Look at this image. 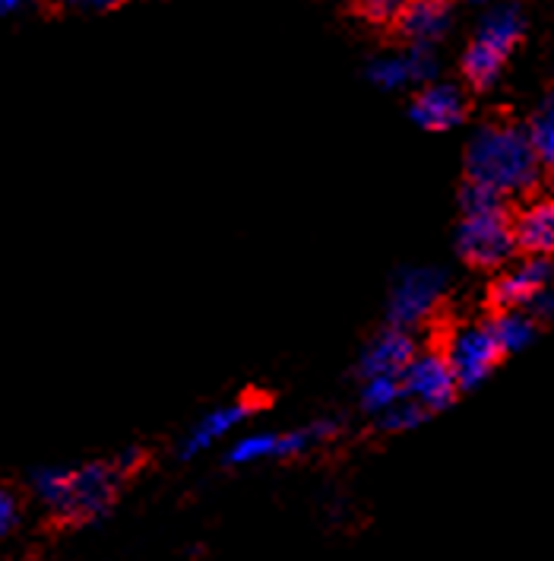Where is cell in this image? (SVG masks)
Segmentation results:
<instances>
[{"label": "cell", "mask_w": 554, "mask_h": 561, "mask_svg": "<svg viewBox=\"0 0 554 561\" xmlns=\"http://www.w3.org/2000/svg\"><path fill=\"white\" fill-rule=\"evenodd\" d=\"M140 450H124L105 463L95 460L83 467H45L32 476V492L60 520H99L112 511L120 482L140 467Z\"/></svg>", "instance_id": "obj_1"}, {"label": "cell", "mask_w": 554, "mask_h": 561, "mask_svg": "<svg viewBox=\"0 0 554 561\" xmlns=\"http://www.w3.org/2000/svg\"><path fill=\"white\" fill-rule=\"evenodd\" d=\"M539 156L529 134L513 124H485L472 134L466 172L472 184L492 187L500 197L526 194L539 181Z\"/></svg>", "instance_id": "obj_2"}, {"label": "cell", "mask_w": 554, "mask_h": 561, "mask_svg": "<svg viewBox=\"0 0 554 561\" xmlns=\"http://www.w3.org/2000/svg\"><path fill=\"white\" fill-rule=\"evenodd\" d=\"M523 38V13L513 3H497L492 7L478 30L469 42L463 55V73L475 89L495 87L497 77L504 73V64L513 55V48Z\"/></svg>", "instance_id": "obj_3"}, {"label": "cell", "mask_w": 554, "mask_h": 561, "mask_svg": "<svg viewBox=\"0 0 554 561\" xmlns=\"http://www.w3.org/2000/svg\"><path fill=\"white\" fill-rule=\"evenodd\" d=\"M339 425L333 419H314L308 425H295L286 432H273V428H261V432H241L234 435L229 444L226 460L232 467H257V463H269V460H292V457H304L311 450H318L323 444L336 438Z\"/></svg>", "instance_id": "obj_4"}, {"label": "cell", "mask_w": 554, "mask_h": 561, "mask_svg": "<svg viewBox=\"0 0 554 561\" xmlns=\"http://www.w3.org/2000/svg\"><path fill=\"white\" fill-rule=\"evenodd\" d=\"M457 248H460L463 261H469L472 266L507 264L517 251L513 222L507 219V207L463 213V222L457 232Z\"/></svg>", "instance_id": "obj_5"}, {"label": "cell", "mask_w": 554, "mask_h": 561, "mask_svg": "<svg viewBox=\"0 0 554 561\" xmlns=\"http://www.w3.org/2000/svg\"><path fill=\"white\" fill-rule=\"evenodd\" d=\"M447 289L443 273L435 266H412L403 270L390 289V301H386V314L390 324L412 330V327L425 324L435 311H438L440 298Z\"/></svg>", "instance_id": "obj_6"}, {"label": "cell", "mask_w": 554, "mask_h": 561, "mask_svg": "<svg viewBox=\"0 0 554 561\" xmlns=\"http://www.w3.org/2000/svg\"><path fill=\"white\" fill-rule=\"evenodd\" d=\"M443 358L457 378V387L472 390V387L485 385L492 378V371L500 362V350H497L488 324H463L447 336Z\"/></svg>", "instance_id": "obj_7"}, {"label": "cell", "mask_w": 554, "mask_h": 561, "mask_svg": "<svg viewBox=\"0 0 554 561\" xmlns=\"http://www.w3.org/2000/svg\"><path fill=\"white\" fill-rule=\"evenodd\" d=\"M400 385H403V397L412 400L415 407H422L428 415L447 410L460 390L447 358L438 350H428V353L415 350L406 368L400 371Z\"/></svg>", "instance_id": "obj_8"}, {"label": "cell", "mask_w": 554, "mask_h": 561, "mask_svg": "<svg viewBox=\"0 0 554 561\" xmlns=\"http://www.w3.org/2000/svg\"><path fill=\"white\" fill-rule=\"evenodd\" d=\"M254 415V403L251 400H232V403H222V407H212L206 410L177 444V454L181 460H194L206 450L219 447L222 442H232L234 435H241V428L247 425V419Z\"/></svg>", "instance_id": "obj_9"}, {"label": "cell", "mask_w": 554, "mask_h": 561, "mask_svg": "<svg viewBox=\"0 0 554 561\" xmlns=\"http://www.w3.org/2000/svg\"><path fill=\"white\" fill-rule=\"evenodd\" d=\"M435 73H438V58L425 45H412L406 51L380 55L368 67V80L374 87L386 89V92L415 87V83H431Z\"/></svg>", "instance_id": "obj_10"}, {"label": "cell", "mask_w": 554, "mask_h": 561, "mask_svg": "<svg viewBox=\"0 0 554 561\" xmlns=\"http://www.w3.org/2000/svg\"><path fill=\"white\" fill-rule=\"evenodd\" d=\"M552 286V264L549 257H526L523 264L510 266L497 276L492 298L500 308H529Z\"/></svg>", "instance_id": "obj_11"}, {"label": "cell", "mask_w": 554, "mask_h": 561, "mask_svg": "<svg viewBox=\"0 0 554 561\" xmlns=\"http://www.w3.org/2000/svg\"><path fill=\"white\" fill-rule=\"evenodd\" d=\"M408 115L422 130H453L466 118V99L450 83H428L412 99Z\"/></svg>", "instance_id": "obj_12"}, {"label": "cell", "mask_w": 554, "mask_h": 561, "mask_svg": "<svg viewBox=\"0 0 554 561\" xmlns=\"http://www.w3.org/2000/svg\"><path fill=\"white\" fill-rule=\"evenodd\" d=\"M513 222V241L529 257H554V197L526 204Z\"/></svg>", "instance_id": "obj_13"}, {"label": "cell", "mask_w": 554, "mask_h": 561, "mask_svg": "<svg viewBox=\"0 0 554 561\" xmlns=\"http://www.w3.org/2000/svg\"><path fill=\"white\" fill-rule=\"evenodd\" d=\"M450 23H453L450 0H408L403 16L396 20V26L403 30L408 42L425 45V48H435L450 32Z\"/></svg>", "instance_id": "obj_14"}, {"label": "cell", "mask_w": 554, "mask_h": 561, "mask_svg": "<svg viewBox=\"0 0 554 561\" xmlns=\"http://www.w3.org/2000/svg\"><path fill=\"white\" fill-rule=\"evenodd\" d=\"M415 355V340L408 336L403 327H390L380 336L371 340V346L361 355V378L368 375H396L408 365V358Z\"/></svg>", "instance_id": "obj_15"}, {"label": "cell", "mask_w": 554, "mask_h": 561, "mask_svg": "<svg viewBox=\"0 0 554 561\" xmlns=\"http://www.w3.org/2000/svg\"><path fill=\"white\" fill-rule=\"evenodd\" d=\"M500 355H513L529 350L539 336V321L526 308H500L497 318L488 324Z\"/></svg>", "instance_id": "obj_16"}, {"label": "cell", "mask_w": 554, "mask_h": 561, "mask_svg": "<svg viewBox=\"0 0 554 561\" xmlns=\"http://www.w3.org/2000/svg\"><path fill=\"white\" fill-rule=\"evenodd\" d=\"M403 400V385L396 375H368L361 381V407L365 413H371L378 419L380 413H386L390 407H396Z\"/></svg>", "instance_id": "obj_17"}, {"label": "cell", "mask_w": 554, "mask_h": 561, "mask_svg": "<svg viewBox=\"0 0 554 561\" xmlns=\"http://www.w3.org/2000/svg\"><path fill=\"white\" fill-rule=\"evenodd\" d=\"M526 134L532 140V149H535L539 162L554 169V92L545 99V105L539 108V115H535L532 127Z\"/></svg>", "instance_id": "obj_18"}, {"label": "cell", "mask_w": 554, "mask_h": 561, "mask_svg": "<svg viewBox=\"0 0 554 561\" xmlns=\"http://www.w3.org/2000/svg\"><path fill=\"white\" fill-rule=\"evenodd\" d=\"M425 419H428V413L403 397L396 407H390L386 413L378 415V425L383 428V432H390V435H400V432H412V428H418Z\"/></svg>", "instance_id": "obj_19"}, {"label": "cell", "mask_w": 554, "mask_h": 561, "mask_svg": "<svg viewBox=\"0 0 554 561\" xmlns=\"http://www.w3.org/2000/svg\"><path fill=\"white\" fill-rule=\"evenodd\" d=\"M408 0H361V13L371 20V23H396L403 16Z\"/></svg>", "instance_id": "obj_20"}, {"label": "cell", "mask_w": 554, "mask_h": 561, "mask_svg": "<svg viewBox=\"0 0 554 561\" xmlns=\"http://www.w3.org/2000/svg\"><path fill=\"white\" fill-rule=\"evenodd\" d=\"M20 524V502L10 489H0V539Z\"/></svg>", "instance_id": "obj_21"}, {"label": "cell", "mask_w": 554, "mask_h": 561, "mask_svg": "<svg viewBox=\"0 0 554 561\" xmlns=\"http://www.w3.org/2000/svg\"><path fill=\"white\" fill-rule=\"evenodd\" d=\"M535 305H539V314H542L549 324H554V286H549V289L539 296V301H535Z\"/></svg>", "instance_id": "obj_22"}, {"label": "cell", "mask_w": 554, "mask_h": 561, "mask_svg": "<svg viewBox=\"0 0 554 561\" xmlns=\"http://www.w3.org/2000/svg\"><path fill=\"white\" fill-rule=\"evenodd\" d=\"M77 7H86V10H108V7H115L117 0H73Z\"/></svg>", "instance_id": "obj_23"}, {"label": "cell", "mask_w": 554, "mask_h": 561, "mask_svg": "<svg viewBox=\"0 0 554 561\" xmlns=\"http://www.w3.org/2000/svg\"><path fill=\"white\" fill-rule=\"evenodd\" d=\"M20 3H23V0H0V16H3V13H13Z\"/></svg>", "instance_id": "obj_24"}, {"label": "cell", "mask_w": 554, "mask_h": 561, "mask_svg": "<svg viewBox=\"0 0 554 561\" xmlns=\"http://www.w3.org/2000/svg\"><path fill=\"white\" fill-rule=\"evenodd\" d=\"M466 3H485V0H466Z\"/></svg>", "instance_id": "obj_25"}, {"label": "cell", "mask_w": 554, "mask_h": 561, "mask_svg": "<svg viewBox=\"0 0 554 561\" xmlns=\"http://www.w3.org/2000/svg\"><path fill=\"white\" fill-rule=\"evenodd\" d=\"M38 3H42V0H38Z\"/></svg>", "instance_id": "obj_26"}]
</instances>
